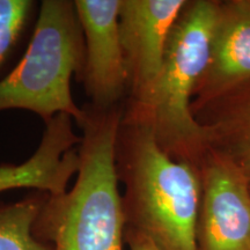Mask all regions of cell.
<instances>
[{
    "label": "cell",
    "mask_w": 250,
    "mask_h": 250,
    "mask_svg": "<svg viewBox=\"0 0 250 250\" xmlns=\"http://www.w3.org/2000/svg\"><path fill=\"white\" fill-rule=\"evenodd\" d=\"M124 240L130 250H160L147 236L131 227H125Z\"/></svg>",
    "instance_id": "13"
},
{
    "label": "cell",
    "mask_w": 250,
    "mask_h": 250,
    "mask_svg": "<svg viewBox=\"0 0 250 250\" xmlns=\"http://www.w3.org/2000/svg\"><path fill=\"white\" fill-rule=\"evenodd\" d=\"M219 0H188L168 39L164 62L148 99L124 103V114L146 122L171 159L198 167L208 151L204 130L192 114L196 87L208 59Z\"/></svg>",
    "instance_id": "3"
},
{
    "label": "cell",
    "mask_w": 250,
    "mask_h": 250,
    "mask_svg": "<svg viewBox=\"0 0 250 250\" xmlns=\"http://www.w3.org/2000/svg\"><path fill=\"white\" fill-rule=\"evenodd\" d=\"M85 62V39L72 0H43L26 54L0 80V112L22 109L44 121L67 114L78 126L85 110L71 93V79H79Z\"/></svg>",
    "instance_id": "4"
},
{
    "label": "cell",
    "mask_w": 250,
    "mask_h": 250,
    "mask_svg": "<svg viewBox=\"0 0 250 250\" xmlns=\"http://www.w3.org/2000/svg\"><path fill=\"white\" fill-rule=\"evenodd\" d=\"M188 0H122L120 35L127 72L125 103L140 105L160 74L170 31Z\"/></svg>",
    "instance_id": "6"
},
{
    "label": "cell",
    "mask_w": 250,
    "mask_h": 250,
    "mask_svg": "<svg viewBox=\"0 0 250 250\" xmlns=\"http://www.w3.org/2000/svg\"><path fill=\"white\" fill-rule=\"evenodd\" d=\"M115 158L118 182L124 186L126 227L143 233L160 250H198V167L171 159L158 145L152 127L124 111Z\"/></svg>",
    "instance_id": "2"
},
{
    "label": "cell",
    "mask_w": 250,
    "mask_h": 250,
    "mask_svg": "<svg viewBox=\"0 0 250 250\" xmlns=\"http://www.w3.org/2000/svg\"><path fill=\"white\" fill-rule=\"evenodd\" d=\"M250 83V0L219 1L208 64L192 110Z\"/></svg>",
    "instance_id": "8"
},
{
    "label": "cell",
    "mask_w": 250,
    "mask_h": 250,
    "mask_svg": "<svg viewBox=\"0 0 250 250\" xmlns=\"http://www.w3.org/2000/svg\"><path fill=\"white\" fill-rule=\"evenodd\" d=\"M208 147L226 156L250 181V83L193 109Z\"/></svg>",
    "instance_id": "9"
},
{
    "label": "cell",
    "mask_w": 250,
    "mask_h": 250,
    "mask_svg": "<svg viewBox=\"0 0 250 250\" xmlns=\"http://www.w3.org/2000/svg\"><path fill=\"white\" fill-rule=\"evenodd\" d=\"M46 192L36 191L15 203L0 202V250H54L37 239L34 225L44 204Z\"/></svg>",
    "instance_id": "11"
},
{
    "label": "cell",
    "mask_w": 250,
    "mask_h": 250,
    "mask_svg": "<svg viewBox=\"0 0 250 250\" xmlns=\"http://www.w3.org/2000/svg\"><path fill=\"white\" fill-rule=\"evenodd\" d=\"M123 105L83 107L76 183L68 191L48 193L34 225L35 236L54 250H123L126 221L115 158Z\"/></svg>",
    "instance_id": "1"
},
{
    "label": "cell",
    "mask_w": 250,
    "mask_h": 250,
    "mask_svg": "<svg viewBox=\"0 0 250 250\" xmlns=\"http://www.w3.org/2000/svg\"><path fill=\"white\" fill-rule=\"evenodd\" d=\"M198 250H250V181L226 156L208 149L198 166Z\"/></svg>",
    "instance_id": "5"
},
{
    "label": "cell",
    "mask_w": 250,
    "mask_h": 250,
    "mask_svg": "<svg viewBox=\"0 0 250 250\" xmlns=\"http://www.w3.org/2000/svg\"><path fill=\"white\" fill-rule=\"evenodd\" d=\"M85 39L79 81L90 107L108 110L127 96V72L120 35L122 0H74Z\"/></svg>",
    "instance_id": "7"
},
{
    "label": "cell",
    "mask_w": 250,
    "mask_h": 250,
    "mask_svg": "<svg viewBox=\"0 0 250 250\" xmlns=\"http://www.w3.org/2000/svg\"><path fill=\"white\" fill-rule=\"evenodd\" d=\"M68 181V166L62 151L51 140H42L27 161L0 165V193L14 189H34L55 195Z\"/></svg>",
    "instance_id": "10"
},
{
    "label": "cell",
    "mask_w": 250,
    "mask_h": 250,
    "mask_svg": "<svg viewBox=\"0 0 250 250\" xmlns=\"http://www.w3.org/2000/svg\"><path fill=\"white\" fill-rule=\"evenodd\" d=\"M34 6L33 0H0V67L17 44Z\"/></svg>",
    "instance_id": "12"
}]
</instances>
